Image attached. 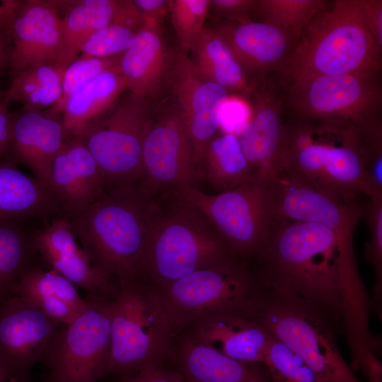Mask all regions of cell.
<instances>
[{"label": "cell", "instance_id": "36", "mask_svg": "<svg viewBox=\"0 0 382 382\" xmlns=\"http://www.w3.org/2000/svg\"><path fill=\"white\" fill-rule=\"evenodd\" d=\"M209 0H169L168 12L179 50L187 54L202 35Z\"/></svg>", "mask_w": 382, "mask_h": 382}, {"label": "cell", "instance_id": "3", "mask_svg": "<svg viewBox=\"0 0 382 382\" xmlns=\"http://www.w3.org/2000/svg\"><path fill=\"white\" fill-rule=\"evenodd\" d=\"M165 196L148 204L141 280L161 286L201 269L243 262L203 214Z\"/></svg>", "mask_w": 382, "mask_h": 382}, {"label": "cell", "instance_id": "23", "mask_svg": "<svg viewBox=\"0 0 382 382\" xmlns=\"http://www.w3.org/2000/svg\"><path fill=\"white\" fill-rule=\"evenodd\" d=\"M66 138L62 115L48 108L23 109L14 114L12 137L6 156L28 167L48 188L53 158Z\"/></svg>", "mask_w": 382, "mask_h": 382}, {"label": "cell", "instance_id": "2", "mask_svg": "<svg viewBox=\"0 0 382 382\" xmlns=\"http://www.w3.org/2000/svg\"><path fill=\"white\" fill-rule=\"evenodd\" d=\"M285 127L284 163L279 176L343 202L382 195L368 174V137L354 129L294 119Z\"/></svg>", "mask_w": 382, "mask_h": 382}, {"label": "cell", "instance_id": "13", "mask_svg": "<svg viewBox=\"0 0 382 382\" xmlns=\"http://www.w3.org/2000/svg\"><path fill=\"white\" fill-rule=\"evenodd\" d=\"M142 163L139 185L150 199L163 190L197 188L202 178L187 129L173 101L153 112L149 120Z\"/></svg>", "mask_w": 382, "mask_h": 382}, {"label": "cell", "instance_id": "46", "mask_svg": "<svg viewBox=\"0 0 382 382\" xmlns=\"http://www.w3.org/2000/svg\"><path fill=\"white\" fill-rule=\"evenodd\" d=\"M9 16V0L2 1L0 4V23H6Z\"/></svg>", "mask_w": 382, "mask_h": 382}, {"label": "cell", "instance_id": "5", "mask_svg": "<svg viewBox=\"0 0 382 382\" xmlns=\"http://www.w3.org/2000/svg\"><path fill=\"white\" fill-rule=\"evenodd\" d=\"M381 51L368 28L362 0H335L303 30L280 70V84L318 75L380 74Z\"/></svg>", "mask_w": 382, "mask_h": 382}, {"label": "cell", "instance_id": "45", "mask_svg": "<svg viewBox=\"0 0 382 382\" xmlns=\"http://www.w3.org/2000/svg\"><path fill=\"white\" fill-rule=\"evenodd\" d=\"M11 50V37L7 21L0 23V76L10 69Z\"/></svg>", "mask_w": 382, "mask_h": 382}, {"label": "cell", "instance_id": "16", "mask_svg": "<svg viewBox=\"0 0 382 382\" xmlns=\"http://www.w3.org/2000/svg\"><path fill=\"white\" fill-rule=\"evenodd\" d=\"M59 12L56 1L9 0L12 74L30 67L57 64L62 30Z\"/></svg>", "mask_w": 382, "mask_h": 382}, {"label": "cell", "instance_id": "17", "mask_svg": "<svg viewBox=\"0 0 382 382\" xmlns=\"http://www.w3.org/2000/svg\"><path fill=\"white\" fill-rule=\"evenodd\" d=\"M283 103V94L265 79L254 92L252 115L237 135L252 177L270 180L282 171L286 151Z\"/></svg>", "mask_w": 382, "mask_h": 382}, {"label": "cell", "instance_id": "38", "mask_svg": "<svg viewBox=\"0 0 382 382\" xmlns=\"http://www.w3.org/2000/svg\"><path fill=\"white\" fill-rule=\"evenodd\" d=\"M365 207L364 217L369 228V238L364 246L366 259L371 264L376 282L371 308L374 307L376 314L381 316L382 299V195L369 198Z\"/></svg>", "mask_w": 382, "mask_h": 382}, {"label": "cell", "instance_id": "26", "mask_svg": "<svg viewBox=\"0 0 382 382\" xmlns=\"http://www.w3.org/2000/svg\"><path fill=\"white\" fill-rule=\"evenodd\" d=\"M13 294L65 325L74 322L88 306L75 284L56 270H46L40 264L32 267L23 275Z\"/></svg>", "mask_w": 382, "mask_h": 382}, {"label": "cell", "instance_id": "48", "mask_svg": "<svg viewBox=\"0 0 382 382\" xmlns=\"http://www.w3.org/2000/svg\"><path fill=\"white\" fill-rule=\"evenodd\" d=\"M6 382H13V381H6Z\"/></svg>", "mask_w": 382, "mask_h": 382}, {"label": "cell", "instance_id": "40", "mask_svg": "<svg viewBox=\"0 0 382 382\" xmlns=\"http://www.w3.org/2000/svg\"><path fill=\"white\" fill-rule=\"evenodd\" d=\"M260 0H209V10L228 21H245L256 15Z\"/></svg>", "mask_w": 382, "mask_h": 382}, {"label": "cell", "instance_id": "10", "mask_svg": "<svg viewBox=\"0 0 382 382\" xmlns=\"http://www.w3.org/2000/svg\"><path fill=\"white\" fill-rule=\"evenodd\" d=\"M250 265L235 262L197 270L168 284L154 286L174 335L194 321L220 312H250L259 289Z\"/></svg>", "mask_w": 382, "mask_h": 382}, {"label": "cell", "instance_id": "25", "mask_svg": "<svg viewBox=\"0 0 382 382\" xmlns=\"http://www.w3.org/2000/svg\"><path fill=\"white\" fill-rule=\"evenodd\" d=\"M143 20L132 45L120 56V69L127 91L151 99L166 83L170 52L163 39L162 22Z\"/></svg>", "mask_w": 382, "mask_h": 382}, {"label": "cell", "instance_id": "43", "mask_svg": "<svg viewBox=\"0 0 382 382\" xmlns=\"http://www.w3.org/2000/svg\"><path fill=\"white\" fill-rule=\"evenodd\" d=\"M362 4L368 28L382 50V1L362 0Z\"/></svg>", "mask_w": 382, "mask_h": 382}, {"label": "cell", "instance_id": "31", "mask_svg": "<svg viewBox=\"0 0 382 382\" xmlns=\"http://www.w3.org/2000/svg\"><path fill=\"white\" fill-rule=\"evenodd\" d=\"M190 52L195 68L206 80L224 87L228 92L247 88V75L213 28L205 26Z\"/></svg>", "mask_w": 382, "mask_h": 382}, {"label": "cell", "instance_id": "20", "mask_svg": "<svg viewBox=\"0 0 382 382\" xmlns=\"http://www.w3.org/2000/svg\"><path fill=\"white\" fill-rule=\"evenodd\" d=\"M105 178L79 137H66L52 160L49 189L61 211L70 218L105 190Z\"/></svg>", "mask_w": 382, "mask_h": 382}, {"label": "cell", "instance_id": "7", "mask_svg": "<svg viewBox=\"0 0 382 382\" xmlns=\"http://www.w3.org/2000/svg\"><path fill=\"white\" fill-rule=\"evenodd\" d=\"M174 332L156 288L143 281L118 286L111 300L108 375L134 374L163 363Z\"/></svg>", "mask_w": 382, "mask_h": 382}, {"label": "cell", "instance_id": "22", "mask_svg": "<svg viewBox=\"0 0 382 382\" xmlns=\"http://www.w3.org/2000/svg\"><path fill=\"white\" fill-rule=\"evenodd\" d=\"M213 29L247 76H256L259 81L270 71H280L295 43L289 34L261 21H227Z\"/></svg>", "mask_w": 382, "mask_h": 382}, {"label": "cell", "instance_id": "47", "mask_svg": "<svg viewBox=\"0 0 382 382\" xmlns=\"http://www.w3.org/2000/svg\"><path fill=\"white\" fill-rule=\"evenodd\" d=\"M8 381L7 376L0 364V382H6Z\"/></svg>", "mask_w": 382, "mask_h": 382}, {"label": "cell", "instance_id": "6", "mask_svg": "<svg viewBox=\"0 0 382 382\" xmlns=\"http://www.w3.org/2000/svg\"><path fill=\"white\" fill-rule=\"evenodd\" d=\"M251 314L325 382H361L340 350L339 325L312 302L260 284Z\"/></svg>", "mask_w": 382, "mask_h": 382}, {"label": "cell", "instance_id": "34", "mask_svg": "<svg viewBox=\"0 0 382 382\" xmlns=\"http://www.w3.org/2000/svg\"><path fill=\"white\" fill-rule=\"evenodd\" d=\"M328 4L323 0H260V21L289 34L295 41L304 28Z\"/></svg>", "mask_w": 382, "mask_h": 382}, {"label": "cell", "instance_id": "21", "mask_svg": "<svg viewBox=\"0 0 382 382\" xmlns=\"http://www.w3.org/2000/svg\"><path fill=\"white\" fill-rule=\"evenodd\" d=\"M273 184L276 219L318 224L354 241L356 228L365 214V207L357 201H340L291 184L280 176L273 179Z\"/></svg>", "mask_w": 382, "mask_h": 382}, {"label": "cell", "instance_id": "14", "mask_svg": "<svg viewBox=\"0 0 382 382\" xmlns=\"http://www.w3.org/2000/svg\"><path fill=\"white\" fill-rule=\"evenodd\" d=\"M66 325L21 296L0 303V364L8 380L30 382L33 368L47 359Z\"/></svg>", "mask_w": 382, "mask_h": 382}, {"label": "cell", "instance_id": "32", "mask_svg": "<svg viewBox=\"0 0 382 382\" xmlns=\"http://www.w3.org/2000/svg\"><path fill=\"white\" fill-rule=\"evenodd\" d=\"M64 70L54 65H42L13 74L9 87L1 94L11 101L23 103V109L43 110L54 106L62 94Z\"/></svg>", "mask_w": 382, "mask_h": 382}, {"label": "cell", "instance_id": "4", "mask_svg": "<svg viewBox=\"0 0 382 382\" xmlns=\"http://www.w3.org/2000/svg\"><path fill=\"white\" fill-rule=\"evenodd\" d=\"M151 199L139 184L108 186L67 218L93 265L117 286L140 279Z\"/></svg>", "mask_w": 382, "mask_h": 382}, {"label": "cell", "instance_id": "1", "mask_svg": "<svg viewBox=\"0 0 382 382\" xmlns=\"http://www.w3.org/2000/svg\"><path fill=\"white\" fill-rule=\"evenodd\" d=\"M251 266L261 285L302 297L334 320L346 335L352 362L378 347L354 241L318 224L276 219Z\"/></svg>", "mask_w": 382, "mask_h": 382}, {"label": "cell", "instance_id": "44", "mask_svg": "<svg viewBox=\"0 0 382 382\" xmlns=\"http://www.w3.org/2000/svg\"><path fill=\"white\" fill-rule=\"evenodd\" d=\"M142 14L143 19L163 21L168 12V0H134L133 1Z\"/></svg>", "mask_w": 382, "mask_h": 382}, {"label": "cell", "instance_id": "9", "mask_svg": "<svg viewBox=\"0 0 382 382\" xmlns=\"http://www.w3.org/2000/svg\"><path fill=\"white\" fill-rule=\"evenodd\" d=\"M203 214L243 262L251 265L268 238L274 215L273 179L255 177L228 191L197 188L166 192Z\"/></svg>", "mask_w": 382, "mask_h": 382}, {"label": "cell", "instance_id": "15", "mask_svg": "<svg viewBox=\"0 0 382 382\" xmlns=\"http://www.w3.org/2000/svg\"><path fill=\"white\" fill-rule=\"evenodd\" d=\"M166 83L187 129L199 172L204 149L219 132L228 91L202 77L189 55L180 50L170 52Z\"/></svg>", "mask_w": 382, "mask_h": 382}, {"label": "cell", "instance_id": "41", "mask_svg": "<svg viewBox=\"0 0 382 382\" xmlns=\"http://www.w3.org/2000/svg\"><path fill=\"white\" fill-rule=\"evenodd\" d=\"M112 378L111 382H185L183 375L175 366L169 368L163 363Z\"/></svg>", "mask_w": 382, "mask_h": 382}, {"label": "cell", "instance_id": "30", "mask_svg": "<svg viewBox=\"0 0 382 382\" xmlns=\"http://www.w3.org/2000/svg\"><path fill=\"white\" fill-rule=\"evenodd\" d=\"M199 172L218 193L230 190L252 177L238 136L227 132H219L209 141Z\"/></svg>", "mask_w": 382, "mask_h": 382}, {"label": "cell", "instance_id": "8", "mask_svg": "<svg viewBox=\"0 0 382 382\" xmlns=\"http://www.w3.org/2000/svg\"><path fill=\"white\" fill-rule=\"evenodd\" d=\"M294 120L366 134L381 126L379 74L318 75L281 84Z\"/></svg>", "mask_w": 382, "mask_h": 382}, {"label": "cell", "instance_id": "19", "mask_svg": "<svg viewBox=\"0 0 382 382\" xmlns=\"http://www.w3.org/2000/svg\"><path fill=\"white\" fill-rule=\"evenodd\" d=\"M38 255L74 284L86 291L87 294L112 299L117 286L107 275L94 267L86 253L75 239L69 220L57 218L42 229L30 235Z\"/></svg>", "mask_w": 382, "mask_h": 382}, {"label": "cell", "instance_id": "39", "mask_svg": "<svg viewBox=\"0 0 382 382\" xmlns=\"http://www.w3.org/2000/svg\"><path fill=\"white\" fill-rule=\"evenodd\" d=\"M137 32L117 23H110L95 32L83 45L80 55L108 57L122 54L132 45Z\"/></svg>", "mask_w": 382, "mask_h": 382}, {"label": "cell", "instance_id": "42", "mask_svg": "<svg viewBox=\"0 0 382 382\" xmlns=\"http://www.w3.org/2000/svg\"><path fill=\"white\" fill-rule=\"evenodd\" d=\"M10 103L0 93V158L7 156L11 143L14 114L9 110Z\"/></svg>", "mask_w": 382, "mask_h": 382}, {"label": "cell", "instance_id": "18", "mask_svg": "<svg viewBox=\"0 0 382 382\" xmlns=\"http://www.w3.org/2000/svg\"><path fill=\"white\" fill-rule=\"evenodd\" d=\"M179 334L245 363H264L267 348L274 337L250 312L243 311L204 316Z\"/></svg>", "mask_w": 382, "mask_h": 382}, {"label": "cell", "instance_id": "33", "mask_svg": "<svg viewBox=\"0 0 382 382\" xmlns=\"http://www.w3.org/2000/svg\"><path fill=\"white\" fill-rule=\"evenodd\" d=\"M37 256L30 236L13 221H0V303L13 296L23 275L39 265Z\"/></svg>", "mask_w": 382, "mask_h": 382}, {"label": "cell", "instance_id": "11", "mask_svg": "<svg viewBox=\"0 0 382 382\" xmlns=\"http://www.w3.org/2000/svg\"><path fill=\"white\" fill-rule=\"evenodd\" d=\"M152 113L149 98L127 91L80 137L103 172L107 187L141 182L143 140Z\"/></svg>", "mask_w": 382, "mask_h": 382}, {"label": "cell", "instance_id": "28", "mask_svg": "<svg viewBox=\"0 0 382 382\" xmlns=\"http://www.w3.org/2000/svg\"><path fill=\"white\" fill-rule=\"evenodd\" d=\"M60 211L45 184L25 174L9 159L0 158V221L43 218Z\"/></svg>", "mask_w": 382, "mask_h": 382}, {"label": "cell", "instance_id": "12", "mask_svg": "<svg viewBox=\"0 0 382 382\" xmlns=\"http://www.w3.org/2000/svg\"><path fill=\"white\" fill-rule=\"evenodd\" d=\"M86 310L66 325L43 363L41 382H97L108 374L112 299L87 294Z\"/></svg>", "mask_w": 382, "mask_h": 382}, {"label": "cell", "instance_id": "27", "mask_svg": "<svg viewBox=\"0 0 382 382\" xmlns=\"http://www.w3.org/2000/svg\"><path fill=\"white\" fill-rule=\"evenodd\" d=\"M127 91L120 70L105 71L82 86L63 107L62 121L66 137H81Z\"/></svg>", "mask_w": 382, "mask_h": 382}, {"label": "cell", "instance_id": "24", "mask_svg": "<svg viewBox=\"0 0 382 382\" xmlns=\"http://www.w3.org/2000/svg\"><path fill=\"white\" fill-rule=\"evenodd\" d=\"M170 357L185 382H272L264 363H245L178 334Z\"/></svg>", "mask_w": 382, "mask_h": 382}, {"label": "cell", "instance_id": "37", "mask_svg": "<svg viewBox=\"0 0 382 382\" xmlns=\"http://www.w3.org/2000/svg\"><path fill=\"white\" fill-rule=\"evenodd\" d=\"M120 56L96 57L79 55L64 69L62 94L57 103L50 108L61 113L66 100L79 88L96 76L110 70H120Z\"/></svg>", "mask_w": 382, "mask_h": 382}, {"label": "cell", "instance_id": "29", "mask_svg": "<svg viewBox=\"0 0 382 382\" xmlns=\"http://www.w3.org/2000/svg\"><path fill=\"white\" fill-rule=\"evenodd\" d=\"M64 10L60 52L54 65L65 68L80 55L85 42L97 30L113 21L118 0L57 1Z\"/></svg>", "mask_w": 382, "mask_h": 382}, {"label": "cell", "instance_id": "35", "mask_svg": "<svg viewBox=\"0 0 382 382\" xmlns=\"http://www.w3.org/2000/svg\"><path fill=\"white\" fill-rule=\"evenodd\" d=\"M264 364L272 382H325L300 355L274 337Z\"/></svg>", "mask_w": 382, "mask_h": 382}]
</instances>
